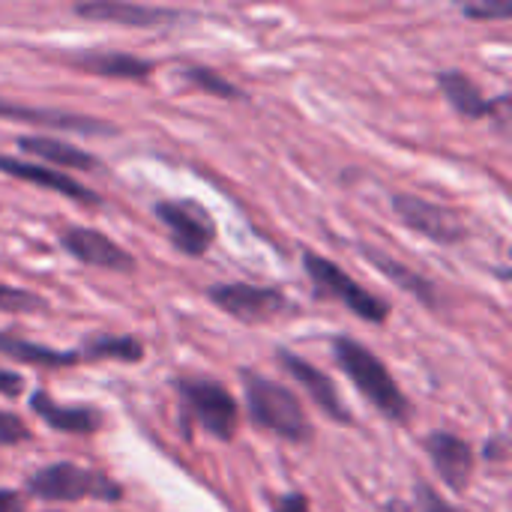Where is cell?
I'll list each match as a JSON object with an SVG mask.
<instances>
[{
    "instance_id": "cell-1",
    "label": "cell",
    "mask_w": 512,
    "mask_h": 512,
    "mask_svg": "<svg viewBox=\"0 0 512 512\" xmlns=\"http://www.w3.org/2000/svg\"><path fill=\"white\" fill-rule=\"evenodd\" d=\"M333 357L339 369L354 381L357 393L387 420L393 423H408L411 420V402L384 366V360L369 351L366 345L354 342L351 336H336L333 339Z\"/></svg>"
},
{
    "instance_id": "cell-2",
    "label": "cell",
    "mask_w": 512,
    "mask_h": 512,
    "mask_svg": "<svg viewBox=\"0 0 512 512\" xmlns=\"http://www.w3.org/2000/svg\"><path fill=\"white\" fill-rule=\"evenodd\" d=\"M240 378H243L246 408H249V417L255 426H261L291 444H309L315 438L306 408L285 384H276L252 369H243Z\"/></svg>"
},
{
    "instance_id": "cell-3",
    "label": "cell",
    "mask_w": 512,
    "mask_h": 512,
    "mask_svg": "<svg viewBox=\"0 0 512 512\" xmlns=\"http://www.w3.org/2000/svg\"><path fill=\"white\" fill-rule=\"evenodd\" d=\"M27 492L39 501H81V498H96V501H120L123 489L96 471L78 468L72 462H54L45 465L42 471L27 477Z\"/></svg>"
},
{
    "instance_id": "cell-4",
    "label": "cell",
    "mask_w": 512,
    "mask_h": 512,
    "mask_svg": "<svg viewBox=\"0 0 512 512\" xmlns=\"http://www.w3.org/2000/svg\"><path fill=\"white\" fill-rule=\"evenodd\" d=\"M303 267H306V273H309L318 297L345 303L357 318H363L369 324H384L387 321V315H390L387 300H381L378 294H372L369 288H363L357 279H351L330 258H324L318 252H303Z\"/></svg>"
},
{
    "instance_id": "cell-5",
    "label": "cell",
    "mask_w": 512,
    "mask_h": 512,
    "mask_svg": "<svg viewBox=\"0 0 512 512\" xmlns=\"http://www.w3.org/2000/svg\"><path fill=\"white\" fill-rule=\"evenodd\" d=\"M186 414L198 420L204 432H210L219 441H231L240 426V408L234 396L216 384V381H177L174 384Z\"/></svg>"
},
{
    "instance_id": "cell-6",
    "label": "cell",
    "mask_w": 512,
    "mask_h": 512,
    "mask_svg": "<svg viewBox=\"0 0 512 512\" xmlns=\"http://www.w3.org/2000/svg\"><path fill=\"white\" fill-rule=\"evenodd\" d=\"M153 216L168 228L171 243L183 255L201 258L213 246L216 225L201 204H195V201H156Z\"/></svg>"
},
{
    "instance_id": "cell-7",
    "label": "cell",
    "mask_w": 512,
    "mask_h": 512,
    "mask_svg": "<svg viewBox=\"0 0 512 512\" xmlns=\"http://www.w3.org/2000/svg\"><path fill=\"white\" fill-rule=\"evenodd\" d=\"M207 300L243 324H267L288 312V297L264 285H210Z\"/></svg>"
},
{
    "instance_id": "cell-8",
    "label": "cell",
    "mask_w": 512,
    "mask_h": 512,
    "mask_svg": "<svg viewBox=\"0 0 512 512\" xmlns=\"http://www.w3.org/2000/svg\"><path fill=\"white\" fill-rule=\"evenodd\" d=\"M393 210L411 231H417L435 243H444V246H453V243L465 240V234H468L462 219L453 210H447L435 201L417 198V195H405V192L393 195Z\"/></svg>"
},
{
    "instance_id": "cell-9",
    "label": "cell",
    "mask_w": 512,
    "mask_h": 512,
    "mask_svg": "<svg viewBox=\"0 0 512 512\" xmlns=\"http://www.w3.org/2000/svg\"><path fill=\"white\" fill-rule=\"evenodd\" d=\"M60 246L81 264L87 267H99V270H111V273H132L135 270V258L117 246L111 237H105L102 231L93 228H81L72 225L60 234Z\"/></svg>"
},
{
    "instance_id": "cell-10",
    "label": "cell",
    "mask_w": 512,
    "mask_h": 512,
    "mask_svg": "<svg viewBox=\"0 0 512 512\" xmlns=\"http://www.w3.org/2000/svg\"><path fill=\"white\" fill-rule=\"evenodd\" d=\"M426 453L432 459L435 474L441 477V483L450 492L462 495L471 486V477H474V468H477V456H474V447L465 438L450 435V432H432L426 438Z\"/></svg>"
},
{
    "instance_id": "cell-11",
    "label": "cell",
    "mask_w": 512,
    "mask_h": 512,
    "mask_svg": "<svg viewBox=\"0 0 512 512\" xmlns=\"http://www.w3.org/2000/svg\"><path fill=\"white\" fill-rule=\"evenodd\" d=\"M279 363H282V369L309 393V399H312L330 420H336V423H351V414L345 411L342 396H339V390H336V384H333V378H330L327 372H321L318 366H312L309 360L297 357V354L288 351V348H279Z\"/></svg>"
},
{
    "instance_id": "cell-12",
    "label": "cell",
    "mask_w": 512,
    "mask_h": 512,
    "mask_svg": "<svg viewBox=\"0 0 512 512\" xmlns=\"http://www.w3.org/2000/svg\"><path fill=\"white\" fill-rule=\"evenodd\" d=\"M0 171L9 174V177H18L24 183H36V186H45L75 204H87V207H99L102 204V195L93 192L90 186L78 183L75 177H69L66 171H57V168H48V165H39V162H21L15 156H3L0 153Z\"/></svg>"
},
{
    "instance_id": "cell-13",
    "label": "cell",
    "mask_w": 512,
    "mask_h": 512,
    "mask_svg": "<svg viewBox=\"0 0 512 512\" xmlns=\"http://www.w3.org/2000/svg\"><path fill=\"white\" fill-rule=\"evenodd\" d=\"M0 117L45 126V129H57V132H78V135H114L117 132V126H111V123H105L99 117L72 114V111H60V108L18 105V102H6V99H0Z\"/></svg>"
},
{
    "instance_id": "cell-14",
    "label": "cell",
    "mask_w": 512,
    "mask_h": 512,
    "mask_svg": "<svg viewBox=\"0 0 512 512\" xmlns=\"http://www.w3.org/2000/svg\"><path fill=\"white\" fill-rule=\"evenodd\" d=\"M75 15L93 18V21H111L123 27H162L168 21H177L180 12L162 9V6H141V3H123V0H93L78 3Z\"/></svg>"
},
{
    "instance_id": "cell-15",
    "label": "cell",
    "mask_w": 512,
    "mask_h": 512,
    "mask_svg": "<svg viewBox=\"0 0 512 512\" xmlns=\"http://www.w3.org/2000/svg\"><path fill=\"white\" fill-rule=\"evenodd\" d=\"M30 408L45 426L63 435H96L102 429V414L93 405H60L42 390L30 396Z\"/></svg>"
},
{
    "instance_id": "cell-16",
    "label": "cell",
    "mask_w": 512,
    "mask_h": 512,
    "mask_svg": "<svg viewBox=\"0 0 512 512\" xmlns=\"http://www.w3.org/2000/svg\"><path fill=\"white\" fill-rule=\"evenodd\" d=\"M438 87L444 90L447 102H450L462 117H468V120H474V117H492V114H498V111L510 102V96L489 99V96L474 84V78H468L462 69L438 72Z\"/></svg>"
},
{
    "instance_id": "cell-17",
    "label": "cell",
    "mask_w": 512,
    "mask_h": 512,
    "mask_svg": "<svg viewBox=\"0 0 512 512\" xmlns=\"http://www.w3.org/2000/svg\"><path fill=\"white\" fill-rule=\"evenodd\" d=\"M66 60L72 66H78L81 72L90 75H102V78H126V81H144L153 72V63L135 54H123V51H78V54H66Z\"/></svg>"
},
{
    "instance_id": "cell-18",
    "label": "cell",
    "mask_w": 512,
    "mask_h": 512,
    "mask_svg": "<svg viewBox=\"0 0 512 512\" xmlns=\"http://www.w3.org/2000/svg\"><path fill=\"white\" fill-rule=\"evenodd\" d=\"M18 150L33 156V159H42L48 168H78V171H99L102 162L75 147V144H66V141H57V138H48V135H21L18 138Z\"/></svg>"
},
{
    "instance_id": "cell-19",
    "label": "cell",
    "mask_w": 512,
    "mask_h": 512,
    "mask_svg": "<svg viewBox=\"0 0 512 512\" xmlns=\"http://www.w3.org/2000/svg\"><path fill=\"white\" fill-rule=\"evenodd\" d=\"M0 354L9 360L27 363V366H42V369H63V366L81 363L78 351H57V348L21 339V336L6 333V330H0Z\"/></svg>"
},
{
    "instance_id": "cell-20",
    "label": "cell",
    "mask_w": 512,
    "mask_h": 512,
    "mask_svg": "<svg viewBox=\"0 0 512 512\" xmlns=\"http://www.w3.org/2000/svg\"><path fill=\"white\" fill-rule=\"evenodd\" d=\"M363 255L375 264V270H381L390 282H396L402 291H408L411 297H417L420 303H426V306H438V297H435V285L426 279V276H420L417 270H411L408 264H402V261H396V258H390V255H384V252H378V249H372V246H363Z\"/></svg>"
},
{
    "instance_id": "cell-21",
    "label": "cell",
    "mask_w": 512,
    "mask_h": 512,
    "mask_svg": "<svg viewBox=\"0 0 512 512\" xmlns=\"http://www.w3.org/2000/svg\"><path fill=\"white\" fill-rule=\"evenodd\" d=\"M81 360H123V363H138L144 357V345L135 339V336H114V333H96V336H87L81 351H78Z\"/></svg>"
},
{
    "instance_id": "cell-22",
    "label": "cell",
    "mask_w": 512,
    "mask_h": 512,
    "mask_svg": "<svg viewBox=\"0 0 512 512\" xmlns=\"http://www.w3.org/2000/svg\"><path fill=\"white\" fill-rule=\"evenodd\" d=\"M183 78L192 81L195 87L207 90V93L222 96V99H237V102L246 99V93H243L240 87H234L228 78H222L219 72H213V69H207V66H186V69H183Z\"/></svg>"
},
{
    "instance_id": "cell-23",
    "label": "cell",
    "mask_w": 512,
    "mask_h": 512,
    "mask_svg": "<svg viewBox=\"0 0 512 512\" xmlns=\"http://www.w3.org/2000/svg\"><path fill=\"white\" fill-rule=\"evenodd\" d=\"M42 309H45L42 297L0 282V312H42Z\"/></svg>"
},
{
    "instance_id": "cell-24",
    "label": "cell",
    "mask_w": 512,
    "mask_h": 512,
    "mask_svg": "<svg viewBox=\"0 0 512 512\" xmlns=\"http://www.w3.org/2000/svg\"><path fill=\"white\" fill-rule=\"evenodd\" d=\"M30 429H27V423L18 417V414H12V411H0V447H15V444H24V441H30Z\"/></svg>"
},
{
    "instance_id": "cell-25",
    "label": "cell",
    "mask_w": 512,
    "mask_h": 512,
    "mask_svg": "<svg viewBox=\"0 0 512 512\" xmlns=\"http://www.w3.org/2000/svg\"><path fill=\"white\" fill-rule=\"evenodd\" d=\"M462 12L468 18H480V21H486V18H510L512 3H507V0H501V3H468V6H462Z\"/></svg>"
},
{
    "instance_id": "cell-26",
    "label": "cell",
    "mask_w": 512,
    "mask_h": 512,
    "mask_svg": "<svg viewBox=\"0 0 512 512\" xmlns=\"http://www.w3.org/2000/svg\"><path fill=\"white\" fill-rule=\"evenodd\" d=\"M417 498H420V510L423 512H462V510H456L453 504H447L432 486H426V483H420L417 486Z\"/></svg>"
},
{
    "instance_id": "cell-27",
    "label": "cell",
    "mask_w": 512,
    "mask_h": 512,
    "mask_svg": "<svg viewBox=\"0 0 512 512\" xmlns=\"http://www.w3.org/2000/svg\"><path fill=\"white\" fill-rule=\"evenodd\" d=\"M273 512H309V498L303 492H288L273 504Z\"/></svg>"
},
{
    "instance_id": "cell-28",
    "label": "cell",
    "mask_w": 512,
    "mask_h": 512,
    "mask_svg": "<svg viewBox=\"0 0 512 512\" xmlns=\"http://www.w3.org/2000/svg\"><path fill=\"white\" fill-rule=\"evenodd\" d=\"M21 390H24V378H21L18 372L0 369V396L15 399V396H21Z\"/></svg>"
},
{
    "instance_id": "cell-29",
    "label": "cell",
    "mask_w": 512,
    "mask_h": 512,
    "mask_svg": "<svg viewBox=\"0 0 512 512\" xmlns=\"http://www.w3.org/2000/svg\"><path fill=\"white\" fill-rule=\"evenodd\" d=\"M0 512H21V498L12 489H0Z\"/></svg>"
}]
</instances>
